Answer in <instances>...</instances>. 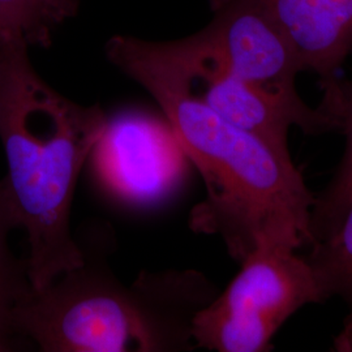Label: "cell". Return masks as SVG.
Here are the masks:
<instances>
[{
    "label": "cell",
    "instance_id": "5bb4252c",
    "mask_svg": "<svg viewBox=\"0 0 352 352\" xmlns=\"http://www.w3.org/2000/svg\"><path fill=\"white\" fill-rule=\"evenodd\" d=\"M333 349H334L336 351L352 352V337L351 338H349V340L340 342V343L336 344V346H333Z\"/></svg>",
    "mask_w": 352,
    "mask_h": 352
},
{
    "label": "cell",
    "instance_id": "7c38bea8",
    "mask_svg": "<svg viewBox=\"0 0 352 352\" xmlns=\"http://www.w3.org/2000/svg\"><path fill=\"white\" fill-rule=\"evenodd\" d=\"M55 25L50 0H0V39L47 47Z\"/></svg>",
    "mask_w": 352,
    "mask_h": 352
},
{
    "label": "cell",
    "instance_id": "ba28073f",
    "mask_svg": "<svg viewBox=\"0 0 352 352\" xmlns=\"http://www.w3.org/2000/svg\"><path fill=\"white\" fill-rule=\"evenodd\" d=\"M289 39L302 72H314L330 98L352 51V0H263Z\"/></svg>",
    "mask_w": 352,
    "mask_h": 352
},
{
    "label": "cell",
    "instance_id": "8992f818",
    "mask_svg": "<svg viewBox=\"0 0 352 352\" xmlns=\"http://www.w3.org/2000/svg\"><path fill=\"white\" fill-rule=\"evenodd\" d=\"M90 158L102 186L119 201L139 209L171 199L188 164L164 116L135 109L107 116Z\"/></svg>",
    "mask_w": 352,
    "mask_h": 352
},
{
    "label": "cell",
    "instance_id": "30bf717a",
    "mask_svg": "<svg viewBox=\"0 0 352 352\" xmlns=\"http://www.w3.org/2000/svg\"><path fill=\"white\" fill-rule=\"evenodd\" d=\"M311 265L325 299H338L347 309L333 344L352 337V205L324 238L304 256Z\"/></svg>",
    "mask_w": 352,
    "mask_h": 352
},
{
    "label": "cell",
    "instance_id": "52a82bcc",
    "mask_svg": "<svg viewBox=\"0 0 352 352\" xmlns=\"http://www.w3.org/2000/svg\"><path fill=\"white\" fill-rule=\"evenodd\" d=\"M151 56L176 80L234 126L265 141L282 157L292 160L289 132L299 119L283 104L232 74L204 29L189 37L145 41Z\"/></svg>",
    "mask_w": 352,
    "mask_h": 352
},
{
    "label": "cell",
    "instance_id": "3957f363",
    "mask_svg": "<svg viewBox=\"0 0 352 352\" xmlns=\"http://www.w3.org/2000/svg\"><path fill=\"white\" fill-rule=\"evenodd\" d=\"M84 264L32 289L16 333L42 352H189L193 322L219 289L193 269L142 270L124 285L84 251Z\"/></svg>",
    "mask_w": 352,
    "mask_h": 352
},
{
    "label": "cell",
    "instance_id": "7a4b0ae2",
    "mask_svg": "<svg viewBox=\"0 0 352 352\" xmlns=\"http://www.w3.org/2000/svg\"><path fill=\"white\" fill-rule=\"evenodd\" d=\"M23 39H0V142L7 174L0 200L26 234L25 261L34 289L84 264L71 213L78 176L101 139L100 104L64 97L34 69Z\"/></svg>",
    "mask_w": 352,
    "mask_h": 352
},
{
    "label": "cell",
    "instance_id": "277c9868",
    "mask_svg": "<svg viewBox=\"0 0 352 352\" xmlns=\"http://www.w3.org/2000/svg\"><path fill=\"white\" fill-rule=\"evenodd\" d=\"M294 245L261 240L238 276L193 322L196 347L217 352H267L289 317L327 302L315 273Z\"/></svg>",
    "mask_w": 352,
    "mask_h": 352
},
{
    "label": "cell",
    "instance_id": "6da1fadb",
    "mask_svg": "<svg viewBox=\"0 0 352 352\" xmlns=\"http://www.w3.org/2000/svg\"><path fill=\"white\" fill-rule=\"evenodd\" d=\"M106 55L157 102L201 175L206 195L190 213L192 230L218 235L238 263L261 240L285 241L296 250L312 244L315 195L292 160L190 94L151 56L144 39L115 36Z\"/></svg>",
    "mask_w": 352,
    "mask_h": 352
},
{
    "label": "cell",
    "instance_id": "8fae6325",
    "mask_svg": "<svg viewBox=\"0 0 352 352\" xmlns=\"http://www.w3.org/2000/svg\"><path fill=\"white\" fill-rule=\"evenodd\" d=\"M14 230L0 200V352L17 351L24 340L16 333L13 315L17 305L32 291L26 261L14 257L8 236Z\"/></svg>",
    "mask_w": 352,
    "mask_h": 352
},
{
    "label": "cell",
    "instance_id": "5b68a950",
    "mask_svg": "<svg viewBox=\"0 0 352 352\" xmlns=\"http://www.w3.org/2000/svg\"><path fill=\"white\" fill-rule=\"evenodd\" d=\"M212 21L204 32L227 68L294 113L305 135L336 131L320 106L311 107L296 90L300 63L263 0H210Z\"/></svg>",
    "mask_w": 352,
    "mask_h": 352
},
{
    "label": "cell",
    "instance_id": "4fadbf2b",
    "mask_svg": "<svg viewBox=\"0 0 352 352\" xmlns=\"http://www.w3.org/2000/svg\"><path fill=\"white\" fill-rule=\"evenodd\" d=\"M51 8L58 24L75 14L78 0H50Z\"/></svg>",
    "mask_w": 352,
    "mask_h": 352
},
{
    "label": "cell",
    "instance_id": "9c48e42d",
    "mask_svg": "<svg viewBox=\"0 0 352 352\" xmlns=\"http://www.w3.org/2000/svg\"><path fill=\"white\" fill-rule=\"evenodd\" d=\"M320 107L330 116L336 131L344 136V151L327 187L315 196L311 215L312 244L324 238L352 205V81L340 80L336 93L321 101Z\"/></svg>",
    "mask_w": 352,
    "mask_h": 352
}]
</instances>
